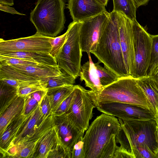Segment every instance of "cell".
<instances>
[{
  "instance_id": "6da1fadb",
  "label": "cell",
  "mask_w": 158,
  "mask_h": 158,
  "mask_svg": "<svg viewBox=\"0 0 158 158\" xmlns=\"http://www.w3.org/2000/svg\"><path fill=\"white\" fill-rule=\"evenodd\" d=\"M118 119L102 113L91 123L83 136L84 158H114Z\"/></svg>"
},
{
  "instance_id": "7a4b0ae2",
  "label": "cell",
  "mask_w": 158,
  "mask_h": 158,
  "mask_svg": "<svg viewBox=\"0 0 158 158\" xmlns=\"http://www.w3.org/2000/svg\"><path fill=\"white\" fill-rule=\"evenodd\" d=\"M104 67L115 73L119 77L131 76L126 67L120 44L119 16L112 11L96 50L91 52Z\"/></svg>"
},
{
  "instance_id": "3957f363",
  "label": "cell",
  "mask_w": 158,
  "mask_h": 158,
  "mask_svg": "<svg viewBox=\"0 0 158 158\" xmlns=\"http://www.w3.org/2000/svg\"><path fill=\"white\" fill-rule=\"evenodd\" d=\"M89 92L95 107L117 102L136 105L150 110L147 99L136 79L131 76L119 77L100 91L90 90Z\"/></svg>"
},
{
  "instance_id": "277c9868",
  "label": "cell",
  "mask_w": 158,
  "mask_h": 158,
  "mask_svg": "<svg viewBox=\"0 0 158 158\" xmlns=\"http://www.w3.org/2000/svg\"><path fill=\"white\" fill-rule=\"evenodd\" d=\"M118 119L120 129L115 139L116 143L120 144L119 148L131 155L129 152L132 147L146 146L156 155L158 146L156 137L157 124L155 118L146 120Z\"/></svg>"
},
{
  "instance_id": "5b68a950",
  "label": "cell",
  "mask_w": 158,
  "mask_h": 158,
  "mask_svg": "<svg viewBox=\"0 0 158 158\" xmlns=\"http://www.w3.org/2000/svg\"><path fill=\"white\" fill-rule=\"evenodd\" d=\"M64 0H37L30 14V20L36 33L54 38L63 30L65 18Z\"/></svg>"
},
{
  "instance_id": "8992f818",
  "label": "cell",
  "mask_w": 158,
  "mask_h": 158,
  "mask_svg": "<svg viewBox=\"0 0 158 158\" xmlns=\"http://www.w3.org/2000/svg\"><path fill=\"white\" fill-rule=\"evenodd\" d=\"M79 27V22L73 21L69 25L66 41L56 60L57 66L75 79L79 76L82 56Z\"/></svg>"
},
{
  "instance_id": "52a82bcc",
  "label": "cell",
  "mask_w": 158,
  "mask_h": 158,
  "mask_svg": "<svg viewBox=\"0 0 158 158\" xmlns=\"http://www.w3.org/2000/svg\"><path fill=\"white\" fill-rule=\"evenodd\" d=\"M134 55V73L133 77H146L152 44L151 35L136 19L132 21Z\"/></svg>"
},
{
  "instance_id": "ba28073f",
  "label": "cell",
  "mask_w": 158,
  "mask_h": 158,
  "mask_svg": "<svg viewBox=\"0 0 158 158\" xmlns=\"http://www.w3.org/2000/svg\"><path fill=\"white\" fill-rule=\"evenodd\" d=\"M75 85L76 92L73 102L68 110L63 115L80 130L85 131L89 126V121L93 116V110L95 107L89 90L80 85Z\"/></svg>"
},
{
  "instance_id": "9c48e42d",
  "label": "cell",
  "mask_w": 158,
  "mask_h": 158,
  "mask_svg": "<svg viewBox=\"0 0 158 158\" xmlns=\"http://www.w3.org/2000/svg\"><path fill=\"white\" fill-rule=\"evenodd\" d=\"M110 13L106 11L80 22L79 35L82 52L94 51L109 19Z\"/></svg>"
},
{
  "instance_id": "30bf717a",
  "label": "cell",
  "mask_w": 158,
  "mask_h": 158,
  "mask_svg": "<svg viewBox=\"0 0 158 158\" xmlns=\"http://www.w3.org/2000/svg\"><path fill=\"white\" fill-rule=\"evenodd\" d=\"M51 37L37 33L28 37L5 40L0 39V54L11 51L34 52L49 53L52 46Z\"/></svg>"
},
{
  "instance_id": "8fae6325",
  "label": "cell",
  "mask_w": 158,
  "mask_h": 158,
  "mask_svg": "<svg viewBox=\"0 0 158 158\" xmlns=\"http://www.w3.org/2000/svg\"><path fill=\"white\" fill-rule=\"evenodd\" d=\"M100 112L122 119L146 120L155 118L149 109L130 104L114 102L101 105L96 107Z\"/></svg>"
},
{
  "instance_id": "7c38bea8",
  "label": "cell",
  "mask_w": 158,
  "mask_h": 158,
  "mask_svg": "<svg viewBox=\"0 0 158 158\" xmlns=\"http://www.w3.org/2000/svg\"><path fill=\"white\" fill-rule=\"evenodd\" d=\"M117 13L121 48L127 71L133 77L135 65L132 21L122 13Z\"/></svg>"
},
{
  "instance_id": "4fadbf2b",
  "label": "cell",
  "mask_w": 158,
  "mask_h": 158,
  "mask_svg": "<svg viewBox=\"0 0 158 158\" xmlns=\"http://www.w3.org/2000/svg\"><path fill=\"white\" fill-rule=\"evenodd\" d=\"M67 8L73 21L80 22L106 11L96 0H68Z\"/></svg>"
},
{
  "instance_id": "5bb4252c",
  "label": "cell",
  "mask_w": 158,
  "mask_h": 158,
  "mask_svg": "<svg viewBox=\"0 0 158 158\" xmlns=\"http://www.w3.org/2000/svg\"><path fill=\"white\" fill-rule=\"evenodd\" d=\"M54 117L60 140L71 158V152L74 144L81 133L85 131L81 130L73 124L64 115H54Z\"/></svg>"
},
{
  "instance_id": "9a60e30c",
  "label": "cell",
  "mask_w": 158,
  "mask_h": 158,
  "mask_svg": "<svg viewBox=\"0 0 158 158\" xmlns=\"http://www.w3.org/2000/svg\"><path fill=\"white\" fill-rule=\"evenodd\" d=\"M45 118L41 112L39 104L27 117L10 148L18 143L27 141L34 134Z\"/></svg>"
},
{
  "instance_id": "2e32d148",
  "label": "cell",
  "mask_w": 158,
  "mask_h": 158,
  "mask_svg": "<svg viewBox=\"0 0 158 158\" xmlns=\"http://www.w3.org/2000/svg\"><path fill=\"white\" fill-rule=\"evenodd\" d=\"M9 65L23 72L28 76L40 81L49 77L60 75L63 72L58 66H54L41 64L28 66L14 64Z\"/></svg>"
},
{
  "instance_id": "e0dca14e",
  "label": "cell",
  "mask_w": 158,
  "mask_h": 158,
  "mask_svg": "<svg viewBox=\"0 0 158 158\" xmlns=\"http://www.w3.org/2000/svg\"><path fill=\"white\" fill-rule=\"evenodd\" d=\"M25 97L18 95L2 113H0V135L12 121L22 114Z\"/></svg>"
},
{
  "instance_id": "ac0fdd59",
  "label": "cell",
  "mask_w": 158,
  "mask_h": 158,
  "mask_svg": "<svg viewBox=\"0 0 158 158\" xmlns=\"http://www.w3.org/2000/svg\"><path fill=\"white\" fill-rule=\"evenodd\" d=\"M136 81L146 97L150 110L155 116L158 113V83L149 76Z\"/></svg>"
},
{
  "instance_id": "d6986e66",
  "label": "cell",
  "mask_w": 158,
  "mask_h": 158,
  "mask_svg": "<svg viewBox=\"0 0 158 158\" xmlns=\"http://www.w3.org/2000/svg\"><path fill=\"white\" fill-rule=\"evenodd\" d=\"M89 61L81 66L79 76L81 81H84L85 86L91 90L98 92L104 88L100 81L94 63L90 53H87Z\"/></svg>"
},
{
  "instance_id": "ffe728a7",
  "label": "cell",
  "mask_w": 158,
  "mask_h": 158,
  "mask_svg": "<svg viewBox=\"0 0 158 158\" xmlns=\"http://www.w3.org/2000/svg\"><path fill=\"white\" fill-rule=\"evenodd\" d=\"M60 141L57 129L55 125L38 141L32 158H47L50 152Z\"/></svg>"
},
{
  "instance_id": "44dd1931",
  "label": "cell",
  "mask_w": 158,
  "mask_h": 158,
  "mask_svg": "<svg viewBox=\"0 0 158 158\" xmlns=\"http://www.w3.org/2000/svg\"><path fill=\"white\" fill-rule=\"evenodd\" d=\"M4 56L18 58L39 64L57 66L56 59L49 53L34 52H8L1 54Z\"/></svg>"
},
{
  "instance_id": "7402d4cb",
  "label": "cell",
  "mask_w": 158,
  "mask_h": 158,
  "mask_svg": "<svg viewBox=\"0 0 158 158\" xmlns=\"http://www.w3.org/2000/svg\"><path fill=\"white\" fill-rule=\"evenodd\" d=\"M27 117L22 114L11 122L0 135V152H6L10 147L19 128Z\"/></svg>"
},
{
  "instance_id": "603a6c76",
  "label": "cell",
  "mask_w": 158,
  "mask_h": 158,
  "mask_svg": "<svg viewBox=\"0 0 158 158\" xmlns=\"http://www.w3.org/2000/svg\"><path fill=\"white\" fill-rule=\"evenodd\" d=\"M38 142L27 141L18 143L6 152L0 153L2 158H32Z\"/></svg>"
},
{
  "instance_id": "cb8c5ba5",
  "label": "cell",
  "mask_w": 158,
  "mask_h": 158,
  "mask_svg": "<svg viewBox=\"0 0 158 158\" xmlns=\"http://www.w3.org/2000/svg\"><path fill=\"white\" fill-rule=\"evenodd\" d=\"M74 88V85H72L47 89V94L50 101L52 113L70 94Z\"/></svg>"
},
{
  "instance_id": "d4e9b609",
  "label": "cell",
  "mask_w": 158,
  "mask_h": 158,
  "mask_svg": "<svg viewBox=\"0 0 158 158\" xmlns=\"http://www.w3.org/2000/svg\"><path fill=\"white\" fill-rule=\"evenodd\" d=\"M76 79L65 71L59 75L49 77L40 81L44 89H48L73 85L75 83Z\"/></svg>"
},
{
  "instance_id": "484cf974",
  "label": "cell",
  "mask_w": 158,
  "mask_h": 158,
  "mask_svg": "<svg viewBox=\"0 0 158 158\" xmlns=\"http://www.w3.org/2000/svg\"><path fill=\"white\" fill-rule=\"evenodd\" d=\"M112 11L121 12L132 21L136 19L137 7L134 0H113Z\"/></svg>"
},
{
  "instance_id": "4316f807",
  "label": "cell",
  "mask_w": 158,
  "mask_h": 158,
  "mask_svg": "<svg viewBox=\"0 0 158 158\" xmlns=\"http://www.w3.org/2000/svg\"><path fill=\"white\" fill-rule=\"evenodd\" d=\"M0 113L11 102L17 94V88L0 80Z\"/></svg>"
},
{
  "instance_id": "83f0119b",
  "label": "cell",
  "mask_w": 158,
  "mask_h": 158,
  "mask_svg": "<svg viewBox=\"0 0 158 158\" xmlns=\"http://www.w3.org/2000/svg\"><path fill=\"white\" fill-rule=\"evenodd\" d=\"M99 63L98 61L94 64L100 81L104 88L116 81L119 77L111 71L101 66Z\"/></svg>"
},
{
  "instance_id": "f1b7e54d",
  "label": "cell",
  "mask_w": 158,
  "mask_h": 158,
  "mask_svg": "<svg viewBox=\"0 0 158 158\" xmlns=\"http://www.w3.org/2000/svg\"><path fill=\"white\" fill-rule=\"evenodd\" d=\"M151 37L152 48L146 77L149 76L152 70L158 65V35H151Z\"/></svg>"
},
{
  "instance_id": "f546056e",
  "label": "cell",
  "mask_w": 158,
  "mask_h": 158,
  "mask_svg": "<svg viewBox=\"0 0 158 158\" xmlns=\"http://www.w3.org/2000/svg\"><path fill=\"white\" fill-rule=\"evenodd\" d=\"M67 34V32L66 31L65 33L61 35L50 38V42L52 48L49 53L56 60L66 41Z\"/></svg>"
},
{
  "instance_id": "4dcf8cb0",
  "label": "cell",
  "mask_w": 158,
  "mask_h": 158,
  "mask_svg": "<svg viewBox=\"0 0 158 158\" xmlns=\"http://www.w3.org/2000/svg\"><path fill=\"white\" fill-rule=\"evenodd\" d=\"M129 153L132 158H156V154L146 146L133 147Z\"/></svg>"
},
{
  "instance_id": "1f68e13d",
  "label": "cell",
  "mask_w": 158,
  "mask_h": 158,
  "mask_svg": "<svg viewBox=\"0 0 158 158\" xmlns=\"http://www.w3.org/2000/svg\"><path fill=\"white\" fill-rule=\"evenodd\" d=\"M45 89L42 86L40 81L27 84L17 88V94L26 97L30 94L37 91Z\"/></svg>"
},
{
  "instance_id": "d6a6232c",
  "label": "cell",
  "mask_w": 158,
  "mask_h": 158,
  "mask_svg": "<svg viewBox=\"0 0 158 158\" xmlns=\"http://www.w3.org/2000/svg\"><path fill=\"white\" fill-rule=\"evenodd\" d=\"M39 64H40L18 58L0 55V64L2 65L14 64L28 66Z\"/></svg>"
},
{
  "instance_id": "836d02e7",
  "label": "cell",
  "mask_w": 158,
  "mask_h": 158,
  "mask_svg": "<svg viewBox=\"0 0 158 158\" xmlns=\"http://www.w3.org/2000/svg\"><path fill=\"white\" fill-rule=\"evenodd\" d=\"M76 92L75 85L74 88L70 94L64 100L57 109L53 114L55 116H59L65 114L69 109L74 100Z\"/></svg>"
},
{
  "instance_id": "e575fe53",
  "label": "cell",
  "mask_w": 158,
  "mask_h": 158,
  "mask_svg": "<svg viewBox=\"0 0 158 158\" xmlns=\"http://www.w3.org/2000/svg\"><path fill=\"white\" fill-rule=\"evenodd\" d=\"M85 131L82 132L74 144L71 152V158H84V142Z\"/></svg>"
},
{
  "instance_id": "d590c367",
  "label": "cell",
  "mask_w": 158,
  "mask_h": 158,
  "mask_svg": "<svg viewBox=\"0 0 158 158\" xmlns=\"http://www.w3.org/2000/svg\"><path fill=\"white\" fill-rule=\"evenodd\" d=\"M48 158H70L69 153L60 141L58 143L50 152Z\"/></svg>"
},
{
  "instance_id": "8d00e7d4",
  "label": "cell",
  "mask_w": 158,
  "mask_h": 158,
  "mask_svg": "<svg viewBox=\"0 0 158 158\" xmlns=\"http://www.w3.org/2000/svg\"><path fill=\"white\" fill-rule=\"evenodd\" d=\"M39 104L38 101L31 94H30L25 97L24 108L22 114L26 117Z\"/></svg>"
},
{
  "instance_id": "74e56055",
  "label": "cell",
  "mask_w": 158,
  "mask_h": 158,
  "mask_svg": "<svg viewBox=\"0 0 158 158\" xmlns=\"http://www.w3.org/2000/svg\"><path fill=\"white\" fill-rule=\"evenodd\" d=\"M40 106L41 112L45 118L52 113L50 101L47 93L43 98Z\"/></svg>"
},
{
  "instance_id": "f35d334b",
  "label": "cell",
  "mask_w": 158,
  "mask_h": 158,
  "mask_svg": "<svg viewBox=\"0 0 158 158\" xmlns=\"http://www.w3.org/2000/svg\"><path fill=\"white\" fill-rule=\"evenodd\" d=\"M0 80H1L7 84L17 88L25 85L40 81H24L10 78H4L0 79Z\"/></svg>"
},
{
  "instance_id": "ab89813d",
  "label": "cell",
  "mask_w": 158,
  "mask_h": 158,
  "mask_svg": "<svg viewBox=\"0 0 158 158\" xmlns=\"http://www.w3.org/2000/svg\"><path fill=\"white\" fill-rule=\"evenodd\" d=\"M0 10H1L10 13L12 14H18L20 15H25L17 11L15 8L5 4L0 3Z\"/></svg>"
},
{
  "instance_id": "60d3db41",
  "label": "cell",
  "mask_w": 158,
  "mask_h": 158,
  "mask_svg": "<svg viewBox=\"0 0 158 158\" xmlns=\"http://www.w3.org/2000/svg\"><path fill=\"white\" fill-rule=\"evenodd\" d=\"M158 83V65L151 71L149 76Z\"/></svg>"
},
{
  "instance_id": "b9f144b4",
  "label": "cell",
  "mask_w": 158,
  "mask_h": 158,
  "mask_svg": "<svg viewBox=\"0 0 158 158\" xmlns=\"http://www.w3.org/2000/svg\"><path fill=\"white\" fill-rule=\"evenodd\" d=\"M150 0H134L137 8L140 6L146 5Z\"/></svg>"
},
{
  "instance_id": "7bdbcfd3",
  "label": "cell",
  "mask_w": 158,
  "mask_h": 158,
  "mask_svg": "<svg viewBox=\"0 0 158 158\" xmlns=\"http://www.w3.org/2000/svg\"><path fill=\"white\" fill-rule=\"evenodd\" d=\"M0 3L7 5L10 6H13L14 3L13 0H0Z\"/></svg>"
},
{
  "instance_id": "ee69618b",
  "label": "cell",
  "mask_w": 158,
  "mask_h": 158,
  "mask_svg": "<svg viewBox=\"0 0 158 158\" xmlns=\"http://www.w3.org/2000/svg\"><path fill=\"white\" fill-rule=\"evenodd\" d=\"M100 4L104 6H106L109 0H96Z\"/></svg>"
},
{
  "instance_id": "f6af8a7d",
  "label": "cell",
  "mask_w": 158,
  "mask_h": 158,
  "mask_svg": "<svg viewBox=\"0 0 158 158\" xmlns=\"http://www.w3.org/2000/svg\"><path fill=\"white\" fill-rule=\"evenodd\" d=\"M156 141L158 146V124H157L156 131Z\"/></svg>"
},
{
  "instance_id": "bcb514c9",
  "label": "cell",
  "mask_w": 158,
  "mask_h": 158,
  "mask_svg": "<svg viewBox=\"0 0 158 158\" xmlns=\"http://www.w3.org/2000/svg\"><path fill=\"white\" fill-rule=\"evenodd\" d=\"M155 119L157 124H158V113L155 116Z\"/></svg>"
},
{
  "instance_id": "7dc6e473",
  "label": "cell",
  "mask_w": 158,
  "mask_h": 158,
  "mask_svg": "<svg viewBox=\"0 0 158 158\" xmlns=\"http://www.w3.org/2000/svg\"><path fill=\"white\" fill-rule=\"evenodd\" d=\"M156 158H158V150L156 153Z\"/></svg>"
}]
</instances>
